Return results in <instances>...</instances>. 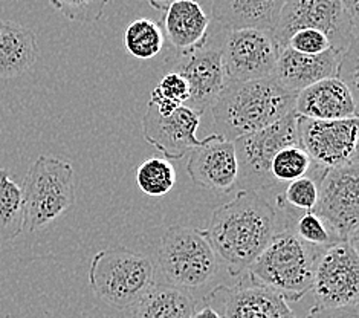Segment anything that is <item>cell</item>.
<instances>
[{"instance_id": "obj_1", "label": "cell", "mask_w": 359, "mask_h": 318, "mask_svg": "<svg viewBox=\"0 0 359 318\" xmlns=\"http://www.w3.org/2000/svg\"><path fill=\"white\" fill-rule=\"evenodd\" d=\"M277 219L260 192L242 190L212 211L208 227L199 231L231 276L242 277L277 233Z\"/></svg>"}, {"instance_id": "obj_2", "label": "cell", "mask_w": 359, "mask_h": 318, "mask_svg": "<svg viewBox=\"0 0 359 318\" xmlns=\"http://www.w3.org/2000/svg\"><path fill=\"white\" fill-rule=\"evenodd\" d=\"M297 93L281 86L273 75L259 80L228 81L212 105L216 133L234 141L257 132L295 110Z\"/></svg>"}, {"instance_id": "obj_3", "label": "cell", "mask_w": 359, "mask_h": 318, "mask_svg": "<svg viewBox=\"0 0 359 318\" xmlns=\"http://www.w3.org/2000/svg\"><path fill=\"white\" fill-rule=\"evenodd\" d=\"M323 249L303 242L283 223L245 274L286 302H298L312 289L315 263Z\"/></svg>"}, {"instance_id": "obj_4", "label": "cell", "mask_w": 359, "mask_h": 318, "mask_svg": "<svg viewBox=\"0 0 359 318\" xmlns=\"http://www.w3.org/2000/svg\"><path fill=\"white\" fill-rule=\"evenodd\" d=\"M156 285V270L147 256L110 246L93 256L89 286L100 300L119 311L138 305Z\"/></svg>"}, {"instance_id": "obj_5", "label": "cell", "mask_w": 359, "mask_h": 318, "mask_svg": "<svg viewBox=\"0 0 359 318\" xmlns=\"http://www.w3.org/2000/svg\"><path fill=\"white\" fill-rule=\"evenodd\" d=\"M23 230L36 233L69 210L75 202V170L67 159L40 157L32 162L23 185Z\"/></svg>"}, {"instance_id": "obj_6", "label": "cell", "mask_w": 359, "mask_h": 318, "mask_svg": "<svg viewBox=\"0 0 359 318\" xmlns=\"http://www.w3.org/2000/svg\"><path fill=\"white\" fill-rule=\"evenodd\" d=\"M158 265L164 283L190 292L210 283L220 262L199 230L175 225L161 239Z\"/></svg>"}, {"instance_id": "obj_7", "label": "cell", "mask_w": 359, "mask_h": 318, "mask_svg": "<svg viewBox=\"0 0 359 318\" xmlns=\"http://www.w3.org/2000/svg\"><path fill=\"white\" fill-rule=\"evenodd\" d=\"M312 28L329 37L332 48L347 54L358 45V11L347 0H286L272 36L283 49L290 34Z\"/></svg>"}, {"instance_id": "obj_8", "label": "cell", "mask_w": 359, "mask_h": 318, "mask_svg": "<svg viewBox=\"0 0 359 318\" xmlns=\"http://www.w3.org/2000/svg\"><path fill=\"white\" fill-rule=\"evenodd\" d=\"M297 118L294 110L277 123L233 141L238 164L237 183L246 185V190L260 192L277 185L271 176V161L283 147L300 145Z\"/></svg>"}, {"instance_id": "obj_9", "label": "cell", "mask_w": 359, "mask_h": 318, "mask_svg": "<svg viewBox=\"0 0 359 318\" xmlns=\"http://www.w3.org/2000/svg\"><path fill=\"white\" fill-rule=\"evenodd\" d=\"M315 213L326 220L339 242L358 245L359 231V167L358 162L323 168Z\"/></svg>"}, {"instance_id": "obj_10", "label": "cell", "mask_w": 359, "mask_h": 318, "mask_svg": "<svg viewBox=\"0 0 359 318\" xmlns=\"http://www.w3.org/2000/svg\"><path fill=\"white\" fill-rule=\"evenodd\" d=\"M316 306L337 307L358 303V245L335 242L320 253L315 263L312 289Z\"/></svg>"}, {"instance_id": "obj_11", "label": "cell", "mask_w": 359, "mask_h": 318, "mask_svg": "<svg viewBox=\"0 0 359 318\" xmlns=\"http://www.w3.org/2000/svg\"><path fill=\"white\" fill-rule=\"evenodd\" d=\"M281 48L272 32L263 29H226L222 65L228 81H248L271 77Z\"/></svg>"}, {"instance_id": "obj_12", "label": "cell", "mask_w": 359, "mask_h": 318, "mask_svg": "<svg viewBox=\"0 0 359 318\" xmlns=\"http://www.w3.org/2000/svg\"><path fill=\"white\" fill-rule=\"evenodd\" d=\"M358 118L311 119L298 115L300 145L312 162L335 168L358 162Z\"/></svg>"}, {"instance_id": "obj_13", "label": "cell", "mask_w": 359, "mask_h": 318, "mask_svg": "<svg viewBox=\"0 0 359 318\" xmlns=\"http://www.w3.org/2000/svg\"><path fill=\"white\" fill-rule=\"evenodd\" d=\"M205 305L222 318H297L286 300L273 289L242 276L233 286L220 285L205 297Z\"/></svg>"}, {"instance_id": "obj_14", "label": "cell", "mask_w": 359, "mask_h": 318, "mask_svg": "<svg viewBox=\"0 0 359 318\" xmlns=\"http://www.w3.org/2000/svg\"><path fill=\"white\" fill-rule=\"evenodd\" d=\"M199 126L201 115L187 106H179L172 114L161 115L149 102L142 117L144 140L168 161L182 159L188 152L201 145L202 140L196 136Z\"/></svg>"}, {"instance_id": "obj_15", "label": "cell", "mask_w": 359, "mask_h": 318, "mask_svg": "<svg viewBox=\"0 0 359 318\" xmlns=\"http://www.w3.org/2000/svg\"><path fill=\"white\" fill-rule=\"evenodd\" d=\"M170 71L184 77L190 91L185 106L199 115L212 107L228 83L220 49L203 48L190 54H177Z\"/></svg>"}, {"instance_id": "obj_16", "label": "cell", "mask_w": 359, "mask_h": 318, "mask_svg": "<svg viewBox=\"0 0 359 318\" xmlns=\"http://www.w3.org/2000/svg\"><path fill=\"white\" fill-rule=\"evenodd\" d=\"M187 171L196 185L222 194L229 193L238 179L234 143L219 133L208 135L191 150Z\"/></svg>"}, {"instance_id": "obj_17", "label": "cell", "mask_w": 359, "mask_h": 318, "mask_svg": "<svg viewBox=\"0 0 359 318\" xmlns=\"http://www.w3.org/2000/svg\"><path fill=\"white\" fill-rule=\"evenodd\" d=\"M295 114L311 119L358 118L356 93L339 77H330L297 93Z\"/></svg>"}, {"instance_id": "obj_18", "label": "cell", "mask_w": 359, "mask_h": 318, "mask_svg": "<svg viewBox=\"0 0 359 318\" xmlns=\"http://www.w3.org/2000/svg\"><path fill=\"white\" fill-rule=\"evenodd\" d=\"M344 55L337 49L311 55L283 48L272 75L287 91L300 92L316 81L338 77Z\"/></svg>"}, {"instance_id": "obj_19", "label": "cell", "mask_w": 359, "mask_h": 318, "mask_svg": "<svg viewBox=\"0 0 359 318\" xmlns=\"http://www.w3.org/2000/svg\"><path fill=\"white\" fill-rule=\"evenodd\" d=\"M161 28L179 55L190 54L208 43L210 17L198 0H176L165 8Z\"/></svg>"}, {"instance_id": "obj_20", "label": "cell", "mask_w": 359, "mask_h": 318, "mask_svg": "<svg viewBox=\"0 0 359 318\" xmlns=\"http://www.w3.org/2000/svg\"><path fill=\"white\" fill-rule=\"evenodd\" d=\"M286 0H212L215 20L226 29H263L273 32Z\"/></svg>"}, {"instance_id": "obj_21", "label": "cell", "mask_w": 359, "mask_h": 318, "mask_svg": "<svg viewBox=\"0 0 359 318\" xmlns=\"http://www.w3.org/2000/svg\"><path fill=\"white\" fill-rule=\"evenodd\" d=\"M37 57L36 34L17 22L0 20V80L27 74L36 65Z\"/></svg>"}, {"instance_id": "obj_22", "label": "cell", "mask_w": 359, "mask_h": 318, "mask_svg": "<svg viewBox=\"0 0 359 318\" xmlns=\"http://www.w3.org/2000/svg\"><path fill=\"white\" fill-rule=\"evenodd\" d=\"M196 300L190 292L167 283H156L138 303L135 318H191Z\"/></svg>"}, {"instance_id": "obj_23", "label": "cell", "mask_w": 359, "mask_h": 318, "mask_svg": "<svg viewBox=\"0 0 359 318\" xmlns=\"http://www.w3.org/2000/svg\"><path fill=\"white\" fill-rule=\"evenodd\" d=\"M25 202L22 187L0 168V244L11 242L23 233Z\"/></svg>"}, {"instance_id": "obj_24", "label": "cell", "mask_w": 359, "mask_h": 318, "mask_svg": "<svg viewBox=\"0 0 359 318\" xmlns=\"http://www.w3.org/2000/svg\"><path fill=\"white\" fill-rule=\"evenodd\" d=\"M165 45L161 25L151 19H136L124 31V48L132 57L142 60L155 58Z\"/></svg>"}, {"instance_id": "obj_25", "label": "cell", "mask_w": 359, "mask_h": 318, "mask_svg": "<svg viewBox=\"0 0 359 318\" xmlns=\"http://www.w3.org/2000/svg\"><path fill=\"white\" fill-rule=\"evenodd\" d=\"M277 208L285 213L286 220L283 222L303 242L316 248H326L332 244L339 242L337 236L318 213L312 211H295L286 205H277Z\"/></svg>"}, {"instance_id": "obj_26", "label": "cell", "mask_w": 359, "mask_h": 318, "mask_svg": "<svg viewBox=\"0 0 359 318\" xmlns=\"http://www.w3.org/2000/svg\"><path fill=\"white\" fill-rule=\"evenodd\" d=\"M136 184L144 194L162 197L175 187L176 170L165 158H147L136 170Z\"/></svg>"}, {"instance_id": "obj_27", "label": "cell", "mask_w": 359, "mask_h": 318, "mask_svg": "<svg viewBox=\"0 0 359 318\" xmlns=\"http://www.w3.org/2000/svg\"><path fill=\"white\" fill-rule=\"evenodd\" d=\"M312 159L302 145H287L276 153L271 161V176L277 184L292 183L312 168Z\"/></svg>"}, {"instance_id": "obj_28", "label": "cell", "mask_w": 359, "mask_h": 318, "mask_svg": "<svg viewBox=\"0 0 359 318\" xmlns=\"http://www.w3.org/2000/svg\"><path fill=\"white\" fill-rule=\"evenodd\" d=\"M188 97H190V91L184 77L168 71L151 91L149 102L156 107L161 115H168L179 106H185Z\"/></svg>"}, {"instance_id": "obj_29", "label": "cell", "mask_w": 359, "mask_h": 318, "mask_svg": "<svg viewBox=\"0 0 359 318\" xmlns=\"http://www.w3.org/2000/svg\"><path fill=\"white\" fill-rule=\"evenodd\" d=\"M318 201V183L312 178H298L289 183L283 194L277 197V205H286L295 211H312Z\"/></svg>"}, {"instance_id": "obj_30", "label": "cell", "mask_w": 359, "mask_h": 318, "mask_svg": "<svg viewBox=\"0 0 359 318\" xmlns=\"http://www.w3.org/2000/svg\"><path fill=\"white\" fill-rule=\"evenodd\" d=\"M58 13L79 23H95L104 14L109 0H49Z\"/></svg>"}, {"instance_id": "obj_31", "label": "cell", "mask_w": 359, "mask_h": 318, "mask_svg": "<svg viewBox=\"0 0 359 318\" xmlns=\"http://www.w3.org/2000/svg\"><path fill=\"white\" fill-rule=\"evenodd\" d=\"M285 48L294 49L297 53H302V54H311V55L321 54V53H326L329 49H333L332 43L326 34L312 28H303L290 34L285 43Z\"/></svg>"}, {"instance_id": "obj_32", "label": "cell", "mask_w": 359, "mask_h": 318, "mask_svg": "<svg viewBox=\"0 0 359 318\" xmlns=\"http://www.w3.org/2000/svg\"><path fill=\"white\" fill-rule=\"evenodd\" d=\"M358 306V303L337 307H321L315 305L306 318H359Z\"/></svg>"}, {"instance_id": "obj_33", "label": "cell", "mask_w": 359, "mask_h": 318, "mask_svg": "<svg viewBox=\"0 0 359 318\" xmlns=\"http://www.w3.org/2000/svg\"><path fill=\"white\" fill-rule=\"evenodd\" d=\"M191 318H222V315L216 311V309L205 305L201 309H198V311H194Z\"/></svg>"}, {"instance_id": "obj_34", "label": "cell", "mask_w": 359, "mask_h": 318, "mask_svg": "<svg viewBox=\"0 0 359 318\" xmlns=\"http://www.w3.org/2000/svg\"><path fill=\"white\" fill-rule=\"evenodd\" d=\"M144 2H147L150 6L155 8V10L164 13L165 8H167L170 4L176 2V0H144Z\"/></svg>"}, {"instance_id": "obj_35", "label": "cell", "mask_w": 359, "mask_h": 318, "mask_svg": "<svg viewBox=\"0 0 359 318\" xmlns=\"http://www.w3.org/2000/svg\"><path fill=\"white\" fill-rule=\"evenodd\" d=\"M358 2H359V0H347L348 6L352 8V10H355V11H358Z\"/></svg>"}]
</instances>
